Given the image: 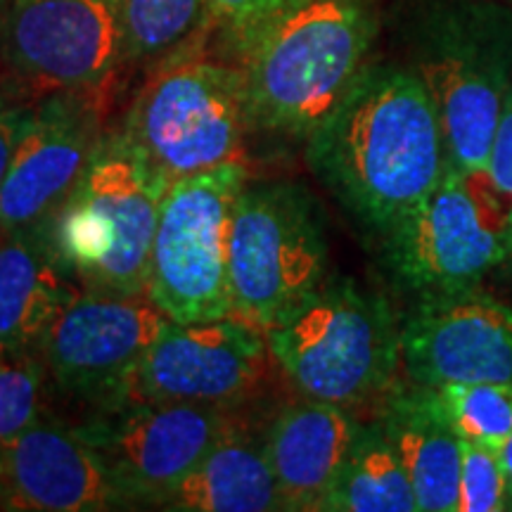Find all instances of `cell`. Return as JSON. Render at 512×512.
Here are the masks:
<instances>
[{
	"instance_id": "obj_25",
	"label": "cell",
	"mask_w": 512,
	"mask_h": 512,
	"mask_svg": "<svg viewBox=\"0 0 512 512\" xmlns=\"http://www.w3.org/2000/svg\"><path fill=\"white\" fill-rule=\"evenodd\" d=\"M508 510V479L501 448L463 437L458 512Z\"/></svg>"
},
{
	"instance_id": "obj_18",
	"label": "cell",
	"mask_w": 512,
	"mask_h": 512,
	"mask_svg": "<svg viewBox=\"0 0 512 512\" xmlns=\"http://www.w3.org/2000/svg\"><path fill=\"white\" fill-rule=\"evenodd\" d=\"M382 430L411 477L420 512H458L463 434L437 389L411 382L382 399Z\"/></svg>"
},
{
	"instance_id": "obj_14",
	"label": "cell",
	"mask_w": 512,
	"mask_h": 512,
	"mask_svg": "<svg viewBox=\"0 0 512 512\" xmlns=\"http://www.w3.org/2000/svg\"><path fill=\"white\" fill-rule=\"evenodd\" d=\"M95 93H50L29 107L0 190V235L46 226L67 202L105 140Z\"/></svg>"
},
{
	"instance_id": "obj_4",
	"label": "cell",
	"mask_w": 512,
	"mask_h": 512,
	"mask_svg": "<svg viewBox=\"0 0 512 512\" xmlns=\"http://www.w3.org/2000/svg\"><path fill=\"white\" fill-rule=\"evenodd\" d=\"M264 335L273 361L309 399L351 411L396 387L401 320L354 280H325Z\"/></svg>"
},
{
	"instance_id": "obj_21",
	"label": "cell",
	"mask_w": 512,
	"mask_h": 512,
	"mask_svg": "<svg viewBox=\"0 0 512 512\" xmlns=\"http://www.w3.org/2000/svg\"><path fill=\"white\" fill-rule=\"evenodd\" d=\"M325 512H420L406 465L380 420L361 425Z\"/></svg>"
},
{
	"instance_id": "obj_12",
	"label": "cell",
	"mask_w": 512,
	"mask_h": 512,
	"mask_svg": "<svg viewBox=\"0 0 512 512\" xmlns=\"http://www.w3.org/2000/svg\"><path fill=\"white\" fill-rule=\"evenodd\" d=\"M235 418L207 403H124L76 427L133 503L155 505L200 465Z\"/></svg>"
},
{
	"instance_id": "obj_3",
	"label": "cell",
	"mask_w": 512,
	"mask_h": 512,
	"mask_svg": "<svg viewBox=\"0 0 512 512\" xmlns=\"http://www.w3.org/2000/svg\"><path fill=\"white\" fill-rule=\"evenodd\" d=\"M169 183L124 131L107 133L79 185L46 223L76 283L98 292L145 294Z\"/></svg>"
},
{
	"instance_id": "obj_7",
	"label": "cell",
	"mask_w": 512,
	"mask_h": 512,
	"mask_svg": "<svg viewBox=\"0 0 512 512\" xmlns=\"http://www.w3.org/2000/svg\"><path fill=\"white\" fill-rule=\"evenodd\" d=\"M249 128L240 67L178 53L140 88L121 131L178 181L242 162Z\"/></svg>"
},
{
	"instance_id": "obj_28",
	"label": "cell",
	"mask_w": 512,
	"mask_h": 512,
	"mask_svg": "<svg viewBox=\"0 0 512 512\" xmlns=\"http://www.w3.org/2000/svg\"><path fill=\"white\" fill-rule=\"evenodd\" d=\"M29 107L10 105L0 100V190L8 178L12 155H15L19 136H22L24 121H27Z\"/></svg>"
},
{
	"instance_id": "obj_16",
	"label": "cell",
	"mask_w": 512,
	"mask_h": 512,
	"mask_svg": "<svg viewBox=\"0 0 512 512\" xmlns=\"http://www.w3.org/2000/svg\"><path fill=\"white\" fill-rule=\"evenodd\" d=\"M3 503L12 510L100 512L128 508L110 467L76 427L41 415L0 448Z\"/></svg>"
},
{
	"instance_id": "obj_29",
	"label": "cell",
	"mask_w": 512,
	"mask_h": 512,
	"mask_svg": "<svg viewBox=\"0 0 512 512\" xmlns=\"http://www.w3.org/2000/svg\"><path fill=\"white\" fill-rule=\"evenodd\" d=\"M501 458L505 467V479H508V510H512V437L501 446Z\"/></svg>"
},
{
	"instance_id": "obj_1",
	"label": "cell",
	"mask_w": 512,
	"mask_h": 512,
	"mask_svg": "<svg viewBox=\"0 0 512 512\" xmlns=\"http://www.w3.org/2000/svg\"><path fill=\"white\" fill-rule=\"evenodd\" d=\"M304 143L318 181L377 235L425 200L448 169L439 112L418 69L368 67Z\"/></svg>"
},
{
	"instance_id": "obj_22",
	"label": "cell",
	"mask_w": 512,
	"mask_h": 512,
	"mask_svg": "<svg viewBox=\"0 0 512 512\" xmlns=\"http://www.w3.org/2000/svg\"><path fill=\"white\" fill-rule=\"evenodd\" d=\"M128 62L169 60L211 22L207 0H124Z\"/></svg>"
},
{
	"instance_id": "obj_17",
	"label": "cell",
	"mask_w": 512,
	"mask_h": 512,
	"mask_svg": "<svg viewBox=\"0 0 512 512\" xmlns=\"http://www.w3.org/2000/svg\"><path fill=\"white\" fill-rule=\"evenodd\" d=\"M358 430L349 408L309 396L275 413L264 439L285 510H323Z\"/></svg>"
},
{
	"instance_id": "obj_10",
	"label": "cell",
	"mask_w": 512,
	"mask_h": 512,
	"mask_svg": "<svg viewBox=\"0 0 512 512\" xmlns=\"http://www.w3.org/2000/svg\"><path fill=\"white\" fill-rule=\"evenodd\" d=\"M0 55L34 91L105 95L128 62L124 0H5Z\"/></svg>"
},
{
	"instance_id": "obj_20",
	"label": "cell",
	"mask_w": 512,
	"mask_h": 512,
	"mask_svg": "<svg viewBox=\"0 0 512 512\" xmlns=\"http://www.w3.org/2000/svg\"><path fill=\"white\" fill-rule=\"evenodd\" d=\"M79 290L46 226L0 235V347L34 351Z\"/></svg>"
},
{
	"instance_id": "obj_26",
	"label": "cell",
	"mask_w": 512,
	"mask_h": 512,
	"mask_svg": "<svg viewBox=\"0 0 512 512\" xmlns=\"http://www.w3.org/2000/svg\"><path fill=\"white\" fill-rule=\"evenodd\" d=\"M486 185H489V190L494 192L498 204H501L505 235H508V261H505L503 271L512 275V86L508 98H505L494 145H491Z\"/></svg>"
},
{
	"instance_id": "obj_13",
	"label": "cell",
	"mask_w": 512,
	"mask_h": 512,
	"mask_svg": "<svg viewBox=\"0 0 512 512\" xmlns=\"http://www.w3.org/2000/svg\"><path fill=\"white\" fill-rule=\"evenodd\" d=\"M266 335L228 316L166 325L128 375L124 403H207L238 408L264 380Z\"/></svg>"
},
{
	"instance_id": "obj_6",
	"label": "cell",
	"mask_w": 512,
	"mask_h": 512,
	"mask_svg": "<svg viewBox=\"0 0 512 512\" xmlns=\"http://www.w3.org/2000/svg\"><path fill=\"white\" fill-rule=\"evenodd\" d=\"M328 235L304 185L252 181L233 207L228 245L233 316L266 332L328 280Z\"/></svg>"
},
{
	"instance_id": "obj_30",
	"label": "cell",
	"mask_w": 512,
	"mask_h": 512,
	"mask_svg": "<svg viewBox=\"0 0 512 512\" xmlns=\"http://www.w3.org/2000/svg\"><path fill=\"white\" fill-rule=\"evenodd\" d=\"M3 12H5V0H0V24H3Z\"/></svg>"
},
{
	"instance_id": "obj_9",
	"label": "cell",
	"mask_w": 512,
	"mask_h": 512,
	"mask_svg": "<svg viewBox=\"0 0 512 512\" xmlns=\"http://www.w3.org/2000/svg\"><path fill=\"white\" fill-rule=\"evenodd\" d=\"M380 238L384 264L418 299L479 287L508 261L503 219H489L479 185L451 164L437 188Z\"/></svg>"
},
{
	"instance_id": "obj_31",
	"label": "cell",
	"mask_w": 512,
	"mask_h": 512,
	"mask_svg": "<svg viewBox=\"0 0 512 512\" xmlns=\"http://www.w3.org/2000/svg\"><path fill=\"white\" fill-rule=\"evenodd\" d=\"M0 503H3V482H0Z\"/></svg>"
},
{
	"instance_id": "obj_24",
	"label": "cell",
	"mask_w": 512,
	"mask_h": 512,
	"mask_svg": "<svg viewBox=\"0 0 512 512\" xmlns=\"http://www.w3.org/2000/svg\"><path fill=\"white\" fill-rule=\"evenodd\" d=\"M46 380L36 351L0 347V448L41 418Z\"/></svg>"
},
{
	"instance_id": "obj_8",
	"label": "cell",
	"mask_w": 512,
	"mask_h": 512,
	"mask_svg": "<svg viewBox=\"0 0 512 512\" xmlns=\"http://www.w3.org/2000/svg\"><path fill=\"white\" fill-rule=\"evenodd\" d=\"M247 178V166L235 162L169 183L159 209L145 294L174 323L233 316L230 223Z\"/></svg>"
},
{
	"instance_id": "obj_19",
	"label": "cell",
	"mask_w": 512,
	"mask_h": 512,
	"mask_svg": "<svg viewBox=\"0 0 512 512\" xmlns=\"http://www.w3.org/2000/svg\"><path fill=\"white\" fill-rule=\"evenodd\" d=\"M155 508L176 512H273L285 510L264 432L235 413L226 432L174 491Z\"/></svg>"
},
{
	"instance_id": "obj_2",
	"label": "cell",
	"mask_w": 512,
	"mask_h": 512,
	"mask_svg": "<svg viewBox=\"0 0 512 512\" xmlns=\"http://www.w3.org/2000/svg\"><path fill=\"white\" fill-rule=\"evenodd\" d=\"M373 38L363 0H294L240 48L249 124L309 138L368 69Z\"/></svg>"
},
{
	"instance_id": "obj_23",
	"label": "cell",
	"mask_w": 512,
	"mask_h": 512,
	"mask_svg": "<svg viewBox=\"0 0 512 512\" xmlns=\"http://www.w3.org/2000/svg\"><path fill=\"white\" fill-rule=\"evenodd\" d=\"M446 413L463 437L501 448L512 437V384H446L437 389Z\"/></svg>"
},
{
	"instance_id": "obj_5",
	"label": "cell",
	"mask_w": 512,
	"mask_h": 512,
	"mask_svg": "<svg viewBox=\"0 0 512 512\" xmlns=\"http://www.w3.org/2000/svg\"><path fill=\"white\" fill-rule=\"evenodd\" d=\"M418 74L444 131L448 164L486 183L489 155L512 86V10L463 0L434 15Z\"/></svg>"
},
{
	"instance_id": "obj_11",
	"label": "cell",
	"mask_w": 512,
	"mask_h": 512,
	"mask_svg": "<svg viewBox=\"0 0 512 512\" xmlns=\"http://www.w3.org/2000/svg\"><path fill=\"white\" fill-rule=\"evenodd\" d=\"M169 323L147 294L81 287L34 351L64 394L107 411L121 406L128 375Z\"/></svg>"
},
{
	"instance_id": "obj_15",
	"label": "cell",
	"mask_w": 512,
	"mask_h": 512,
	"mask_svg": "<svg viewBox=\"0 0 512 512\" xmlns=\"http://www.w3.org/2000/svg\"><path fill=\"white\" fill-rule=\"evenodd\" d=\"M401 368L432 389L512 384V306L479 287L420 297L401 320Z\"/></svg>"
},
{
	"instance_id": "obj_27",
	"label": "cell",
	"mask_w": 512,
	"mask_h": 512,
	"mask_svg": "<svg viewBox=\"0 0 512 512\" xmlns=\"http://www.w3.org/2000/svg\"><path fill=\"white\" fill-rule=\"evenodd\" d=\"M294 0H207L209 19L242 48L268 19L283 12Z\"/></svg>"
}]
</instances>
